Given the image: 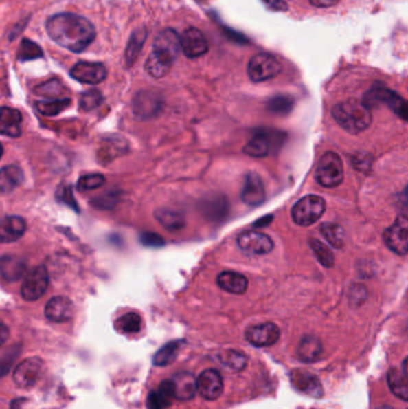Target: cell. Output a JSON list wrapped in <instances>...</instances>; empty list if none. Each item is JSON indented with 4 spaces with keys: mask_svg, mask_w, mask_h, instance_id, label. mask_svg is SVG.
<instances>
[{
    "mask_svg": "<svg viewBox=\"0 0 408 409\" xmlns=\"http://www.w3.org/2000/svg\"><path fill=\"white\" fill-rule=\"evenodd\" d=\"M321 353H322V344L315 336H304L297 349L298 358L306 363H314L316 360H319Z\"/></svg>",
    "mask_w": 408,
    "mask_h": 409,
    "instance_id": "25",
    "label": "cell"
},
{
    "mask_svg": "<svg viewBox=\"0 0 408 409\" xmlns=\"http://www.w3.org/2000/svg\"><path fill=\"white\" fill-rule=\"evenodd\" d=\"M181 345L182 341H172V342H169L164 347H162L153 358L155 365L166 366V365L172 363L177 359L179 351L181 349Z\"/></svg>",
    "mask_w": 408,
    "mask_h": 409,
    "instance_id": "36",
    "label": "cell"
},
{
    "mask_svg": "<svg viewBox=\"0 0 408 409\" xmlns=\"http://www.w3.org/2000/svg\"><path fill=\"white\" fill-rule=\"evenodd\" d=\"M107 69L102 63H91V61H78L71 69L72 78L80 83L96 85L107 78Z\"/></svg>",
    "mask_w": 408,
    "mask_h": 409,
    "instance_id": "13",
    "label": "cell"
},
{
    "mask_svg": "<svg viewBox=\"0 0 408 409\" xmlns=\"http://www.w3.org/2000/svg\"><path fill=\"white\" fill-rule=\"evenodd\" d=\"M104 184H106V177L102 174H88V175L82 176L78 179L77 189H78L79 192L85 193V192H90L93 189L100 188Z\"/></svg>",
    "mask_w": 408,
    "mask_h": 409,
    "instance_id": "42",
    "label": "cell"
},
{
    "mask_svg": "<svg viewBox=\"0 0 408 409\" xmlns=\"http://www.w3.org/2000/svg\"><path fill=\"white\" fill-rule=\"evenodd\" d=\"M385 242L387 247L398 255L408 253V218L399 216L394 224L385 231Z\"/></svg>",
    "mask_w": 408,
    "mask_h": 409,
    "instance_id": "9",
    "label": "cell"
},
{
    "mask_svg": "<svg viewBox=\"0 0 408 409\" xmlns=\"http://www.w3.org/2000/svg\"><path fill=\"white\" fill-rule=\"evenodd\" d=\"M293 100L290 96L279 95L274 96L267 102V109L277 115H286L293 111Z\"/></svg>",
    "mask_w": 408,
    "mask_h": 409,
    "instance_id": "40",
    "label": "cell"
},
{
    "mask_svg": "<svg viewBox=\"0 0 408 409\" xmlns=\"http://www.w3.org/2000/svg\"><path fill=\"white\" fill-rule=\"evenodd\" d=\"M261 1L267 9L272 10V11L283 12L288 10V4L284 0H261Z\"/></svg>",
    "mask_w": 408,
    "mask_h": 409,
    "instance_id": "46",
    "label": "cell"
},
{
    "mask_svg": "<svg viewBox=\"0 0 408 409\" xmlns=\"http://www.w3.org/2000/svg\"><path fill=\"white\" fill-rule=\"evenodd\" d=\"M0 132L10 138H19L22 134V114L21 111L9 107L1 108L0 114Z\"/></svg>",
    "mask_w": 408,
    "mask_h": 409,
    "instance_id": "20",
    "label": "cell"
},
{
    "mask_svg": "<svg viewBox=\"0 0 408 409\" xmlns=\"http://www.w3.org/2000/svg\"><path fill=\"white\" fill-rule=\"evenodd\" d=\"M403 371H404L405 375L408 377V357L407 358H405L404 363H403Z\"/></svg>",
    "mask_w": 408,
    "mask_h": 409,
    "instance_id": "50",
    "label": "cell"
},
{
    "mask_svg": "<svg viewBox=\"0 0 408 409\" xmlns=\"http://www.w3.org/2000/svg\"><path fill=\"white\" fill-rule=\"evenodd\" d=\"M291 384L296 390L301 391L302 394L320 399L324 396V388L321 384L320 379L314 373L296 368L290 375Z\"/></svg>",
    "mask_w": 408,
    "mask_h": 409,
    "instance_id": "15",
    "label": "cell"
},
{
    "mask_svg": "<svg viewBox=\"0 0 408 409\" xmlns=\"http://www.w3.org/2000/svg\"><path fill=\"white\" fill-rule=\"evenodd\" d=\"M378 409H393L392 408V407H387V406H385V407H381V408Z\"/></svg>",
    "mask_w": 408,
    "mask_h": 409,
    "instance_id": "51",
    "label": "cell"
},
{
    "mask_svg": "<svg viewBox=\"0 0 408 409\" xmlns=\"http://www.w3.org/2000/svg\"><path fill=\"white\" fill-rule=\"evenodd\" d=\"M172 382L175 384V393L177 399L182 401H188L193 399L195 393L198 391L196 381L193 375L190 373H179L172 377Z\"/></svg>",
    "mask_w": 408,
    "mask_h": 409,
    "instance_id": "24",
    "label": "cell"
},
{
    "mask_svg": "<svg viewBox=\"0 0 408 409\" xmlns=\"http://www.w3.org/2000/svg\"><path fill=\"white\" fill-rule=\"evenodd\" d=\"M315 179L325 188H334L343 182V162L335 152H326L321 157L316 168Z\"/></svg>",
    "mask_w": 408,
    "mask_h": 409,
    "instance_id": "4",
    "label": "cell"
},
{
    "mask_svg": "<svg viewBox=\"0 0 408 409\" xmlns=\"http://www.w3.org/2000/svg\"><path fill=\"white\" fill-rule=\"evenodd\" d=\"M309 1L313 6L324 9V8H330V6L338 4L340 0H309Z\"/></svg>",
    "mask_w": 408,
    "mask_h": 409,
    "instance_id": "47",
    "label": "cell"
},
{
    "mask_svg": "<svg viewBox=\"0 0 408 409\" xmlns=\"http://www.w3.org/2000/svg\"><path fill=\"white\" fill-rule=\"evenodd\" d=\"M321 234L325 237L326 241L334 248H343L345 243V232L341 226L338 224L325 223L320 228Z\"/></svg>",
    "mask_w": 408,
    "mask_h": 409,
    "instance_id": "35",
    "label": "cell"
},
{
    "mask_svg": "<svg viewBox=\"0 0 408 409\" xmlns=\"http://www.w3.org/2000/svg\"><path fill=\"white\" fill-rule=\"evenodd\" d=\"M146 37H148V30L145 28L138 29L131 35L130 41L127 43L125 51V64L127 67H131L138 59L146 41Z\"/></svg>",
    "mask_w": 408,
    "mask_h": 409,
    "instance_id": "28",
    "label": "cell"
},
{
    "mask_svg": "<svg viewBox=\"0 0 408 409\" xmlns=\"http://www.w3.org/2000/svg\"><path fill=\"white\" fill-rule=\"evenodd\" d=\"M155 217L158 223L169 231L181 230L185 225V217L181 212L172 208H159L155 212Z\"/></svg>",
    "mask_w": 408,
    "mask_h": 409,
    "instance_id": "31",
    "label": "cell"
},
{
    "mask_svg": "<svg viewBox=\"0 0 408 409\" xmlns=\"http://www.w3.org/2000/svg\"><path fill=\"white\" fill-rule=\"evenodd\" d=\"M71 104L70 98H61V100H48V101L37 102V111L45 116H56L67 109Z\"/></svg>",
    "mask_w": 408,
    "mask_h": 409,
    "instance_id": "34",
    "label": "cell"
},
{
    "mask_svg": "<svg viewBox=\"0 0 408 409\" xmlns=\"http://www.w3.org/2000/svg\"><path fill=\"white\" fill-rule=\"evenodd\" d=\"M364 102L369 107L385 104L389 107L396 115L405 121H408V101L400 96L399 93L385 88L382 84H375L367 92Z\"/></svg>",
    "mask_w": 408,
    "mask_h": 409,
    "instance_id": "3",
    "label": "cell"
},
{
    "mask_svg": "<svg viewBox=\"0 0 408 409\" xmlns=\"http://www.w3.org/2000/svg\"><path fill=\"white\" fill-rule=\"evenodd\" d=\"M25 268H27L25 263L17 256L4 255L1 258L0 271H1V276L4 280H19V278H22L23 276Z\"/></svg>",
    "mask_w": 408,
    "mask_h": 409,
    "instance_id": "27",
    "label": "cell"
},
{
    "mask_svg": "<svg viewBox=\"0 0 408 409\" xmlns=\"http://www.w3.org/2000/svg\"><path fill=\"white\" fill-rule=\"evenodd\" d=\"M23 170L16 166H5L0 171V189L1 193L12 192L23 182Z\"/></svg>",
    "mask_w": 408,
    "mask_h": 409,
    "instance_id": "26",
    "label": "cell"
},
{
    "mask_svg": "<svg viewBox=\"0 0 408 409\" xmlns=\"http://www.w3.org/2000/svg\"><path fill=\"white\" fill-rule=\"evenodd\" d=\"M242 201L249 206H259L266 198L264 186L262 179L256 173H249L246 176L245 184L242 188Z\"/></svg>",
    "mask_w": 408,
    "mask_h": 409,
    "instance_id": "18",
    "label": "cell"
},
{
    "mask_svg": "<svg viewBox=\"0 0 408 409\" xmlns=\"http://www.w3.org/2000/svg\"><path fill=\"white\" fill-rule=\"evenodd\" d=\"M27 230V223L22 217H5L0 224V239L3 243H14L19 241Z\"/></svg>",
    "mask_w": 408,
    "mask_h": 409,
    "instance_id": "21",
    "label": "cell"
},
{
    "mask_svg": "<svg viewBox=\"0 0 408 409\" xmlns=\"http://www.w3.org/2000/svg\"><path fill=\"white\" fill-rule=\"evenodd\" d=\"M35 92L40 96L46 97L47 100L66 98V97H63L65 95L66 88L59 79L53 78L46 83L40 84L35 89Z\"/></svg>",
    "mask_w": 408,
    "mask_h": 409,
    "instance_id": "33",
    "label": "cell"
},
{
    "mask_svg": "<svg viewBox=\"0 0 408 409\" xmlns=\"http://www.w3.org/2000/svg\"><path fill=\"white\" fill-rule=\"evenodd\" d=\"M333 118L348 133L358 134L371 124V108L364 101L348 100L334 107Z\"/></svg>",
    "mask_w": 408,
    "mask_h": 409,
    "instance_id": "2",
    "label": "cell"
},
{
    "mask_svg": "<svg viewBox=\"0 0 408 409\" xmlns=\"http://www.w3.org/2000/svg\"><path fill=\"white\" fill-rule=\"evenodd\" d=\"M46 371V365L41 358L24 359L17 365L14 371V382L16 386L22 389H28L36 386Z\"/></svg>",
    "mask_w": 408,
    "mask_h": 409,
    "instance_id": "7",
    "label": "cell"
},
{
    "mask_svg": "<svg viewBox=\"0 0 408 409\" xmlns=\"http://www.w3.org/2000/svg\"><path fill=\"white\" fill-rule=\"evenodd\" d=\"M56 198L59 199L63 203H67L69 206L73 207L76 211L78 210L77 203L74 201L73 194H72V190H71L69 186H67V187H64V188H61L60 190L56 193Z\"/></svg>",
    "mask_w": 408,
    "mask_h": 409,
    "instance_id": "44",
    "label": "cell"
},
{
    "mask_svg": "<svg viewBox=\"0 0 408 409\" xmlns=\"http://www.w3.org/2000/svg\"><path fill=\"white\" fill-rule=\"evenodd\" d=\"M246 339L256 347L273 346L280 338V329L274 323H264L259 326L249 327L246 331Z\"/></svg>",
    "mask_w": 408,
    "mask_h": 409,
    "instance_id": "17",
    "label": "cell"
},
{
    "mask_svg": "<svg viewBox=\"0 0 408 409\" xmlns=\"http://www.w3.org/2000/svg\"><path fill=\"white\" fill-rule=\"evenodd\" d=\"M309 245L322 266L327 267V268L334 266V261H335L334 254L330 252V249L325 243H322L319 239H309Z\"/></svg>",
    "mask_w": 408,
    "mask_h": 409,
    "instance_id": "37",
    "label": "cell"
},
{
    "mask_svg": "<svg viewBox=\"0 0 408 409\" xmlns=\"http://www.w3.org/2000/svg\"><path fill=\"white\" fill-rule=\"evenodd\" d=\"M182 52L187 58L196 59L205 56L209 52V46L207 38L199 29L190 27L185 29L181 36Z\"/></svg>",
    "mask_w": 408,
    "mask_h": 409,
    "instance_id": "14",
    "label": "cell"
},
{
    "mask_svg": "<svg viewBox=\"0 0 408 409\" xmlns=\"http://www.w3.org/2000/svg\"><path fill=\"white\" fill-rule=\"evenodd\" d=\"M217 284L222 290L234 294H245L248 287L246 276L236 272H223L217 276Z\"/></svg>",
    "mask_w": 408,
    "mask_h": 409,
    "instance_id": "23",
    "label": "cell"
},
{
    "mask_svg": "<svg viewBox=\"0 0 408 409\" xmlns=\"http://www.w3.org/2000/svg\"><path fill=\"white\" fill-rule=\"evenodd\" d=\"M196 1H203V0H196Z\"/></svg>",
    "mask_w": 408,
    "mask_h": 409,
    "instance_id": "52",
    "label": "cell"
},
{
    "mask_svg": "<svg viewBox=\"0 0 408 409\" xmlns=\"http://www.w3.org/2000/svg\"><path fill=\"white\" fill-rule=\"evenodd\" d=\"M163 97L152 90H141L133 98V111L140 119H151L161 113Z\"/></svg>",
    "mask_w": 408,
    "mask_h": 409,
    "instance_id": "12",
    "label": "cell"
},
{
    "mask_svg": "<svg viewBox=\"0 0 408 409\" xmlns=\"http://www.w3.org/2000/svg\"><path fill=\"white\" fill-rule=\"evenodd\" d=\"M237 245L242 252L253 255H264L272 252L274 243L267 234L259 231H245L237 237Z\"/></svg>",
    "mask_w": 408,
    "mask_h": 409,
    "instance_id": "11",
    "label": "cell"
},
{
    "mask_svg": "<svg viewBox=\"0 0 408 409\" xmlns=\"http://www.w3.org/2000/svg\"><path fill=\"white\" fill-rule=\"evenodd\" d=\"M116 328L125 334H135L141 329V318L138 313H126L116 321Z\"/></svg>",
    "mask_w": 408,
    "mask_h": 409,
    "instance_id": "39",
    "label": "cell"
},
{
    "mask_svg": "<svg viewBox=\"0 0 408 409\" xmlns=\"http://www.w3.org/2000/svg\"><path fill=\"white\" fill-rule=\"evenodd\" d=\"M181 51V37L175 30L167 28L158 32L153 41V53L174 63Z\"/></svg>",
    "mask_w": 408,
    "mask_h": 409,
    "instance_id": "10",
    "label": "cell"
},
{
    "mask_svg": "<svg viewBox=\"0 0 408 409\" xmlns=\"http://www.w3.org/2000/svg\"><path fill=\"white\" fill-rule=\"evenodd\" d=\"M45 315L49 321L56 322V323L70 321L74 315L73 303L70 299L63 296L53 297L46 304Z\"/></svg>",
    "mask_w": 408,
    "mask_h": 409,
    "instance_id": "19",
    "label": "cell"
},
{
    "mask_svg": "<svg viewBox=\"0 0 408 409\" xmlns=\"http://www.w3.org/2000/svg\"><path fill=\"white\" fill-rule=\"evenodd\" d=\"M48 285H49V276L46 267H34L24 278L21 286V294L25 300L34 302L41 298L42 296L46 294Z\"/></svg>",
    "mask_w": 408,
    "mask_h": 409,
    "instance_id": "8",
    "label": "cell"
},
{
    "mask_svg": "<svg viewBox=\"0 0 408 409\" xmlns=\"http://www.w3.org/2000/svg\"><path fill=\"white\" fill-rule=\"evenodd\" d=\"M6 336H8V328H6L5 324H3V326H1V341H3V342L6 340Z\"/></svg>",
    "mask_w": 408,
    "mask_h": 409,
    "instance_id": "49",
    "label": "cell"
},
{
    "mask_svg": "<svg viewBox=\"0 0 408 409\" xmlns=\"http://www.w3.org/2000/svg\"><path fill=\"white\" fill-rule=\"evenodd\" d=\"M172 64L174 63H172V61L164 59L162 56H157L152 52L148 56V60H146V63H145V71L152 78H163L170 72Z\"/></svg>",
    "mask_w": 408,
    "mask_h": 409,
    "instance_id": "32",
    "label": "cell"
},
{
    "mask_svg": "<svg viewBox=\"0 0 408 409\" xmlns=\"http://www.w3.org/2000/svg\"><path fill=\"white\" fill-rule=\"evenodd\" d=\"M177 399L175 384L172 381H164L159 384L156 391H151L148 397L150 409H164L172 405V400Z\"/></svg>",
    "mask_w": 408,
    "mask_h": 409,
    "instance_id": "22",
    "label": "cell"
},
{
    "mask_svg": "<svg viewBox=\"0 0 408 409\" xmlns=\"http://www.w3.org/2000/svg\"><path fill=\"white\" fill-rule=\"evenodd\" d=\"M387 383L396 397L408 402V377L404 371L392 368L387 373Z\"/></svg>",
    "mask_w": 408,
    "mask_h": 409,
    "instance_id": "29",
    "label": "cell"
},
{
    "mask_svg": "<svg viewBox=\"0 0 408 409\" xmlns=\"http://www.w3.org/2000/svg\"><path fill=\"white\" fill-rule=\"evenodd\" d=\"M46 32L56 45L72 53L85 51L96 38L93 24L79 14H56L47 19Z\"/></svg>",
    "mask_w": 408,
    "mask_h": 409,
    "instance_id": "1",
    "label": "cell"
},
{
    "mask_svg": "<svg viewBox=\"0 0 408 409\" xmlns=\"http://www.w3.org/2000/svg\"><path fill=\"white\" fill-rule=\"evenodd\" d=\"M102 102V93L96 89H91L82 93L79 100V109L82 111H91L101 106Z\"/></svg>",
    "mask_w": 408,
    "mask_h": 409,
    "instance_id": "41",
    "label": "cell"
},
{
    "mask_svg": "<svg viewBox=\"0 0 408 409\" xmlns=\"http://www.w3.org/2000/svg\"><path fill=\"white\" fill-rule=\"evenodd\" d=\"M141 242L148 247H161L164 244V239L155 232H144L141 234Z\"/></svg>",
    "mask_w": 408,
    "mask_h": 409,
    "instance_id": "45",
    "label": "cell"
},
{
    "mask_svg": "<svg viewBox=\"0 0 408 409\" xmlns=\"http://www.w3.org/2000/svg\"><path fill=\"white\" fill-rule=\"evenodd\" d=\"M198 393L207 401H216L220 397L224 389L222 375L217 370H205L196 379Z\"/></svg>",
    "mask_w": 408,
    "mask_h": 409,
    "instance_id": "16",
    "label": "cell"
},
{
    "mask_svg": "<svg viewBox=\"0 0 408 409\" xmlns=\"http://www.w3.org/2000/svg\"><path fill=\"white\" fill-rule=\"evenodd\" d=\"M42 56H43V51L37 43L27 38L22 40L17 53L19 61H32V60L41 59Z\"/></svg>",
    "mask_w": 408,
    "mask_h": 409,
    "instance_id": "38",
    "label": "cell"
},
{
    "mask_svg": "<svg viewBox=\"0 0 408 409\" xmlns=\"http://www.w3.org/2000/svg\"><path fill=\"white\" fill-rule=\"evenodd\" d=\"M224 364L229 366V368L235 370V371H241L246 368L247 358L245 354L241 352H236V351H230L227 352V357H225V362Z\"/></svg>",
    "mask_w": 408,
    "mask_h": 409,
    "instance_id": "43",
    "label": "cell"
},
{
    "mask_svg": "<svg viewBox=\"0 0 408 409\" xmlns=\"http://www.w3.org/2000/svg\"><path fill=\"white\" fill-rule=\"evenodd\" d=\"M326 201L317 195H306L293 206L291 216L297 225L310 226L324 216Z\"/></svg>",
    "mask_w": 408,
    "mask_h": 409,
    "instance_id": "6",
    "label": "cell"
},
{
    "mask_svg": "<svg viewBox=\"0 0 408 409\" xmlns=\"http://www.w3.org/2000/svg\"><path fill=\"white\" fill-rule=\"evenodd\" d=\"M271 137L266 132H259L246 144L243 152L254 158H262L271 152Z\"/></svg>",
    "mask_w": 408,
    "mask_h": 409,
    "instance_id": "30",
    "label": "cell"
},
{
    "mask_svg": "<svg viewBox=\"0 0 408 409\" xmlns=\"http://www.w3.org/2000/svg\"><path fill=\"white\" fill-rule=\"evenodd\" d=\"M401 203H403L405 208L408 211V187L405 189V192L403 193V200H401Z\"/></svg>",
    "mask_w": 408,
    "mask_h": 409,
    "instance_id": "48",
    "label": "cell"
},
{
    "mask_svg": "<svg viewBox=\"0 0 408 409\" xmlns=\"http://www.w3.org/2000/svg\"><path fill=\"white\" fill-rule=\"evenodd\" d=\"M283 71V65L279 61L277 56H272L269 53H259L248 63L247 72L254 83H261L269 79L277 77Z\"/></svg>",
    "mask_w": 408,
    "mask_h": 409,
    "instance_id": "5",
    "label": "cell"
}]
</instances>
